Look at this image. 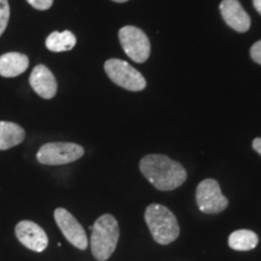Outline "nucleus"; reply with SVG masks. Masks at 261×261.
<instances>
[{"mask_svg":"<svg viewBox=\"0 0 261 261\" xmlns=\"http://www.w3.org/2000/svg\"><path fill=\"white\" fill-rule=\"evenodd\" d=\"M140 172L158 190L171 191L184 184L188 174L180 163L167 156L151 154L140 160Z\"/></svg>","mask_w":261,"mask_h":261,"instance_id":"nucleus-1","label":"nucleus"},{"mask_svg":"<svg viewBox=\"0 0 261 261\" xmlns=\"http://www.w3.org/2000/svg\"><path fill=\"white\" fill-rule=\"evenodd\" d=\"M91 250L98 261H107L115 252L119 242V224L112 214H104L91 227Z\"/></svg>","mask_w":261,"mask_h":261,"instance_id":"nucleus-2","label":"nucleus"},{"mask_svg":"<svg viewBox=\"0 0 261 261\" xmlns=\"http://www.w3.org/2000/svg\"><path fill=\"white\" fill-rule=\"evenodd\" d=\"M144 218L155 242L166 246L178 238L180 228L177 218L166 205L159 203L148 205Z\"/></svg>","mask_w":261,"mask_h":261,"instance_id":"nucleus-3","label":"nucleus"},{"mask_svg":"<svg viewBox=\"0 0 261 261\" xmlns=\"http://www.w3.org/2000/svg\"><path fill=\"white\" fill-rule=\"evenodd\" d=\"M104 69L109 79L122 89L132 92H138L145 89L146 81L144 76L125 61L112 58L106 62Z\"/></svg>","mask_w":261,"mask_h":261,"instance_id":"nucleus-4","label":"nucleus"},{"mask_svg":"<svg viewBox=\"0 0 261 261\" xmlns=\"http://www.w3.org/2000/svg\"><path fill=\"white\" fill-rule=\"evenodd\" d=\"M84 152L83 146L74 143H47L39 149L37 159L42 165H67L83 158Z\"/></svg>","mask_w":261,"mask_h":261,"instance_id":"nucleus-5","label":"nucleus"},{"mask_svg":"<svg viewBox=\"0 0 261 261\" xmlns=\"http://www.w3.org/2000/svg\"><path fill=\"white\" fill-rule=\"evenodd\" d=\"M120 44L125 54L137 63H144L150 56L149 38L142 29L126 25L119 32Z\"/></svg>","mask_w":261,"mask_h":261,"instance_id":"nucleus-6","label":"nucleus"},{"mask_svg":"<svg viewBox=\"0 0 261 261\" xmlns=\"http://www.w3.org/2000/svg\"><path fill=\"white\" fill-rule=\"evenodd\" d=\"M196 203L202 213L218 214L226 210L228 201L221 192L219 182L214 179H204L196 189Z\"/></svg>","mask_w":261,"mask_h":261,"instance_id":"nucleus-7","label":"nucleus"},{"mask_svg":"<svg viewBox=\"0 0 261 261\" xmlns=\"http://www.w3.org/2000/svg\"><path fill=\"white\" fill-rule=\"evenodd\" d=\"M55 220L61 228L62 233L67 238L68 242H70L74 247L85 250L89 246L86 232L84 227L81 226L79 221L71 215L69 212L64 208H57L55 211Z\"/></svg>","mask_w":261,"mask_h":261,"instance_id":"nucleus-8","label":"nucleus"},{"mask_svg":"<svg viewBox=\"0 0 261 261\" xmlns=\"http://www.w3.org/2000/svg\"><path fill=\"white\" fill-rule=\"evenodd\" d=\"M16 237L18 241L34 252H44L48 244L47 234L42 230L41 226L29 220L19 221L15 228Z\"/></svg>","mask_w":261,"mask_h":261,"instance_id":"nucleus-9","label":"nucleus"},{"mask_svg":"<svg viewBox=\"0 0 261 261\" xmlns=\"http://www.w3.org/2000/svg\"><path fill=\"white\" fill-rule=\"evenodd\" d=\"M219 9L224 21L230 28L238 33H246L250 28L249 15L244 11L238 0H223Z\"/></svg>","mask_w":261,"mask_h":261,"instance_id":"nucleus-10","label":"nucleus"},{"mask_svg":"<svg viewBox=\"0 0 261 261\" xmlns=\"http://www.w3.org/2000/svg\"><path fill=\"white\" fill-rule=\"evenodd\" d=\"M32 89L44 99H51L56 96L57 81L54 74L45 65L39 64L34 68L29 77Z\"/></svg>","mask_w":261,"mask_h":261,"instance_id":"nucleus-11","label":"nucleus"},{"mask_svg":"<svg viewBox=\"0 0 261 261\" xmlns=\"http://www.w3.org/2000/svg\"><path fill=\"white\" fill-rule=\"evenodd\" d=\"M29 60L23 54L8 52L0 56V75L4 77H15L28 69Z\"/></svg>","mask_w":261,"mask_h":261,"instance_id":"nucleus-12","label":"nucleus"},{"mask_svg":"<svg viewBox=\"0 0 261 261\" xmlns=\"http://www.w3.org/2000/svg\"><path fill=\"white\" fill-rule=\"evenodd\" d=\"M25 138V132L21 126L14 122L0 121V150L21 144Z\"/></svg>","mask_w":261,"mask_h":261,"instance_id":"nucleus-13","label":"nucleus"},{"mask_svg":"<svg viewBox=\"0 0 261 261\" xmlns=\"http://www.w3.org/2000/svg\"><path fill=\"white\" fill-rule=\"evenodd\" d=\"M259 243V237L254 231L237 230L228 236V246L234 250L248 252L252 250Z\"/></svg>","mask_w":261,"mask_h":261,"instance_id":"nucleus-14","label":"nucleus"},{"mask_svg":"<svg viewBox=\"0 0 261 261\" xmlns=\"http://www.w3.org/2000/svg\"><path fill=\"white\" fill-rule=\"evenodd\" d=\"M76 45V38L69 31L54 32L46 39V47L52 52L69 51Z\"/></svg>","mask_w":261,"mask_h":261,"instance_id":"nucleus-15","label":"nucleus"},{"mask_svg":"<svg viewBox=\"0 0 261 261\" xmlns=\"http://www.w3.org/2000/svg\"><path fill=\"white\" fill-rule=\"evenodd\" d=\"M10 18V6L8 0H0V37L8 27Z\"/></svg>","mask_w":261,"mask_h":261,"instance_id":"nucleus-16","label":"nucleus"},{"mask_svg":"<svg viewBox=\"0 0 261 261\" xmlns=\"http://www.w3.org/2000/svg\"><path fill=\"white\" fill-rule=\"evenodd\" d=\"M27 2L37 10H47L54 4V0H27Z\"/></svg>","mask_w":261,"mask_h":261,"instance_id":"nucleus-17","label":"nucleus"},{"mask_svg":"<svg viewBox=\"0 0 261 261\" xmlns=\"http://www.w3.org/2000/svg\"><path fill=\"white\" fill-rule=\"evenodd\" d=\"M250 56L257 64H261V40L256 41L250 48Z\"/></svg>","mask_w":261,"mask_h":261,"instance_id":"nucleus-18","label":"nucleus"},{"mask_svg":"<svg viewBox=\"0 0 261 261\" xmlns=\"http://www.w3.org/2000/svg\"><path fill=\"white\" fill-rule=\"evenodd\" d=\"M253 149L257 154L261 155V138H255L253 140Z\"/></svg>","mask_w":261,"mask_h":261,"instance_id":"nucleus-19","label":"nucleus"},{"mask_svg":"<svg viewBox=\"0 0 261 261\" xmlns=\"http://www.w3.org/2000/svg\"><path fill=\"white\" fill-rule=\"evenodd\" d=\"M254 8L256 9V11L261 15V0H253Z\"/></svg>","mask_w":261,"mask_h":261,"instance_id":"nucleus-20","label":"nucleus"},{"mask_svg":"<svg viewBox=\"0 0 261 261\" xmlns=\"http://www.w3.org/2000/svg\"><path fill=\"white\" fill-rule=\"evenodd\" d=\"M113 2H116V3H125V2H128V0H113Z\"/></svg>","mask_w":261,"mask_h":261,"instance_id":"nucleus-21","label":"nucleus"}]
</instances>
